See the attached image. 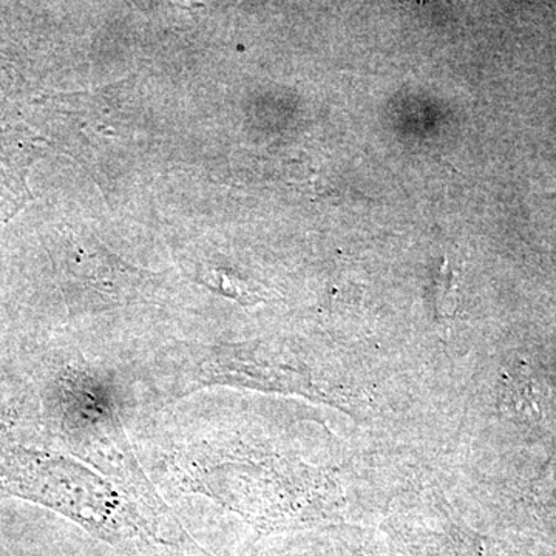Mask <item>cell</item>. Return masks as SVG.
Returning <instances> with one entry per match:
<instances>
[{"label":"cell","instance_id":"obj_1","mask_svg":"<svg viewBox=\"0 0 556 556\" xmlns=\"http://www.w3.org/2000/svg\"><path fill=\"white\" fill-rule=\"evenodd\" d=\"M35 160V135L10 110H0V222L9 223L33 200L27 177Z\"/></svg>","mask_w":556,"mask_h":556},{"label":"cell","instance_id":"obj_2","mask_svg":"<svg viewBox=\"0 0 556 556\" xmlns=\"http://www.w3.org/2000/svg\"><path fill=\"white\" fill-rule=\"evenodd\" d=\"M548 388L529 368L507 372L500 383V409L508 419L521 424L541 422L547 415Z\"/></svg>","mask_w":556,"mask_h":556}]
</instances>
